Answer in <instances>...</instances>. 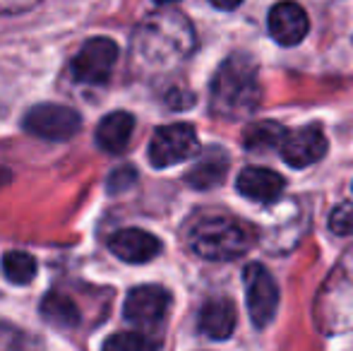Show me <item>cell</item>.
<instances>
[{"mask_svg":"<svg viewBox=\"0 0 353 351\" xmlns=\"http://www.w3.org/2000/svg\"><path fill=\"white\" fill-rule=\"evenodd\" d=\"M195 43L190 19L181 10L161 5L132 34V61L147 72H166L181 66L195 51Z\"/></svg>","mask_w":353,"mask_h":351,"instance_id":"1","label":"cell"},{"mask_svg":"<svg viewBox=\"0 0 353 351\" xmlns=\"http://www.w3.org/2000/svg\"><path fill=\"white\" fill-rule=\"evenodd\" d=\"M257 66L245 53H233L219 66L210 87V108L223 121H245L260 106Z\"/></svg>","mask_w":353,"mask_h":351,"instance_id":"2","label":"cell"},{"mask_svg":"<svg viewBox=\"0 0 353 351\" xmlns=\"http://www.w3.org/2000/svg\"><path fill=\"white\" fill-rule=\"evenodd\" d=\"M257 231L252 224L236 217H200L188 226L185 243L197 258L212 263H231L255 245Z\"/></svg>","mask_w":353,"mask_h":351,"instance_id":"3","label":"cell"},{"mask_svg":"<svg viewBox=\"0 0 353 351\" xmlns=\"http://www.w3.org/2000/svg\"><path fill=\"white\" fill-rule=\"evenodd\" d=\"M315 320L325 334H341L353 328V250L341 258L320 289Z\"/></svg>","mask_w":353,"mask_h":351,"instance_id":"4","label":"cell"},{"mask_svg":"<svg viewBox=\"0 0 353 351\" xmlns=\"http://www.w3.org/2000/svg\"><path fill=\"white\" fill-rule=\"evenodd\" d=\"M22 128L39 140L68 142L82 130V116L63 103H39L24 113Z\"/></svg>","mask_w":353,"mask_h":351,"instance_id":"5","label":"cell"},{"mask_svg":"<svg viewBox=\"0 0 353 351\" xmlns=\"http://www.w3.org/2000/svg\"><path fill=\"white\" fill-rule=\"evenodd\" d=\"M200 154V140L190 123H171L154 132L149 142V161L154 169L183 164Z\"/></svg>","mask_w":353,"mask_h":351,"instance_id":"6","label":"cell"},{"mask_svg":"<svg viewBox=\"0 0 353 351\" xmlns=\"http://www.w3.org/2000/svg\"><path fill=\"white\" fill-rule=\"evenodd\" d=\"M243 286H245V303L252 325L257 330H265L279 308V286L274 277L262 263H250L243 270Z\"/></svg>","mask_w":353,"mask_h":351,"instance_id":"7","label":"cell"},{"mask_svg":"<svg viewBox=\"0 0 353 351\" xmlns=\"http://www.w3.org/2000/svg\"><path fill=\"white\" fill-rule=\"evenodd\" d=\"M118 43L108 37H94L82 43L70 63V72L79 85H106L118 63Z\"/></svg>","mask_w":353,"mask_h":351,"instance_id":"8","label":"cell"},{"mask_svg":"<svg viewBox=\"0 0 353 351\" xmlns=\"http://www.w3.org/2000/svg\"><path fill=\"white\" fill-rule=\"evenodd\" d=\"M168 308H171V294L163 286L144 284L135 286L128 294L125 305H123V315H125V320L130 325L147 332V330H157L166 320Z\"/></svg>","mask_w":353,"mask_h":351,"instance_id":"9","label":"cell"},{"mask_svg":"<svg viewBox=\"0 0 353 351\" xmlns=\"http://www.w3.org/2000/svg\"><path fill=\"white\" fill-rule=\"evenodd\" d=\"M281 159L293 169L312 166L327 154V137L317 126H303L296 130H286L279 147Z\"/></svg>","mask_w":353,"mask_h":351,"instance_id":"10","label":"cell"},{"mask_svg":"<svg viewBox=\"0 0 353 351\" xmlns=\"http://www.w3.org/2000/svg\"><path fill=\"white\" fill-rule=\"evenodd\" d=\"M267 29H270V37L274 39L279 46L291 48V46H298V43L307 37V32H310V19H307V12L298 3L281 0V3H276L274 8L270 10Z\"/></svg>","mask_w":353,"mask_h":351,"instance_id":"11","label":"cell"},{"mask_svg":"<svg viewBox=\"0 0 353 351\" xmlns=\"http://www.w3.org/2000/svg\"><path fill=\"white\" fill-rule=\"evenodd\" d=\"M108 248L123 263L142 265L161 253V241L144 229H121L108 239Z\"/></svg>","mask_w":353,"mask_h":351,"instance_id":"12","label":"cell"},{"mask_svg":"<svg viewBox=\"0 0 353 351\" xmlns=\"http://www.w3.org/2000/svg\"><path fill=\"white\" fill-rule=\"evenodd\" d=\"M236 188L243 197L252 202H276L286 188V181L276 171L265 169V166H245L238 174Z\"/></svg>","mask_w":353,"mask_h":351,"instance_id":"13","label":"cell"},{"mask_svg":"<svg viewBox=\"0 0 353 351\" xmlns=\"http://www.w3.org/2000/svg\"><path fill=\"white\" fill-rule=\"evenodd\" d=\"M135 132V116L128 111H113L99 121L97 145L108 154H123Z\"/></svg>","mask_w":353,"mask_h":351,"instance_id":"14","label":"cell"},{"mask_svg":"<svg viewBox=\"0 0 353 351\" xmlns=\"http://www.w3.org/2000/svg\"><path fill=\"white\" fill-rule=\"evenodd\" d=\"M238 315H236V305L228 299H212L202 305L200 318H197V328L205 334L207 339H228L236 330Z\"/></svg>","mask_w":353,"mask_h":351,"instance_id":"15","label":"cell"},{"mask_svg":"<svg viewBox=\"0 0 353 351\" xmlns=\"http://www.w3.org/2000/svg\"><path fill=\"white\" fill-rule=\"evenodd\" d=\"M228 174V154L221 147H207L200 159L185 174V183L195 190H212L221 185Z\"/></svg>","mask_w":353,"mask_h":351,"instance_id":"16","label":"cell"},{"mask_svg":"<svg viewBox=\"0 0 353 351\" xmlns=\"http://www.w3.org/2000/svg\"><path fill=\"white\" fill-rule=\"evenodd\" d=\"M39 310H41L43 323L56 330L70 332V330L79 328V308L74 305V301L70 296L61 294V291H48V294L43 296Z\"/></svg>","mask_w":353,"mask_h":351,"instance_id":"17","label":"cell"},{"mask_svg":"<svg viewBox=\"0 0 353 351\" xmlns=\"http://www.w3.org/2000/svg\"><path fill=\"white\" fill-rule=\"evenodd\" d=\"M286 128L276 121H250L243 130V147L248 152H272L279 150Z\"/></svg>","mask_w":353,"mask_h":351,"instance_id":"18","label":"cell"},{"mask_svg":"<svg viewBox=\"0 0 353 351\" xmlns=\"http://www.w3.org/2000/svg\"><path fill=\"white\" fill-rule=\"evenodd\" d=\"M3 274L10 284L24 286L37 277V260L27 250H8L3 255Z\"/></svg>","mask_w":353,"mask_h":351,"instance_id":"19","label":"cell"},{"mask_svg":"<svg viewBox=\"0 0 353 351\" xmlns=\"http://www.w3.org/2000/svg\"><path fill=\"white\" fill-rule=\"evenodd\" d=\"M159 347V339H152L144 330L140 332H118L103 342L108 351H152Z\"/></svg>","mask_w":353,"mask_h":351,"instance_id":"20","label":"cell"},{"mask_svg":"<svg viewBox=\"0 0 353 351\" xmlns=\"http://www.w3.org/2000/svg\"><path fill=\"white\" fill-rule=\"evenodd\" d=\"M330 231L334 236H353V202H341L332 210Z\"/></svg>","mask_w":353,"mask_h":351,"instance_id":"21","label":"cell"},{"mask_svg":"<svg viewBox=\"0 0 353 351\" xmlns=\"http://www.w3.org/2000/svg\"><path fill=\"white\" fill-rule=\"evenodd\" d=\"M135 181H137V171L132 169V166H121V169H116L108 176V190L123 192L130 185H135Z\"/></svg>","mask_w":353,"mask_h":351,"instance_id":"22","label":"cell"},{"mask_svg":"<svg viewBox=\"0 0 353 351\" xmlns=\"http://www.w3.org/2000/svg\"><path fill=\"white\" fill-rule=\"evenodd\" d=\"M41 0H0V14H14L32 10L34 5H39Z\"/></svg>","mask_w":353,"mask_h":351,"instance_id":"23","label":"cell"},{"mask_svg":"<svg viewBox=\"0 0 353 351\" xmlns=\"http://www.w3.org/2000/svg\"><path fill=\"white\" fill-rule=\"evenodd\" d=\"M19 339H22V332L10 325L0 323V349H14L19 347Z\"/></svg>","mask_w":353,"mask_h":351,"instance_id":"24","label":"cell"},{"mask_svg":"<svg viewBox=\"0 0 353 351\" xmlns=\"http://www.w3.org/2000/svg\"><path fill=\"white\" fill-rule=\"evenodd\" d=\"M216 10H236L238 5L243 3V0H210Z\"/></svg>","mask_w":353,"mask_h":351,"instance_id":"25","label":"cell"},{"mask_svg":"<svg viewBox=\"0 0 353 351\" xmlns=\"http://www.w3.org/2000/svg\"><path fill=\"white\" fill-rule=\"evenodd\" d=\"M10 181H12V174H10V171L5 169V166H0V188H5Z\"/></svg>","mask_w":353,"mask_h":351,"instance_id":"26","label":"cell"},{"mask_svg":"<svg viewBox=\"0 0 353 351\" xmlns=\"http://www.w3.org/2000/svg\"><path fill=\"white\" fill-rule=\"evenodd\" d=\"M157 5H171V3H178V0H154Z\"/></svg>","mask_w":353,"mask_h":351,"instance_id":"27","label":"cell"}]
</instances>
